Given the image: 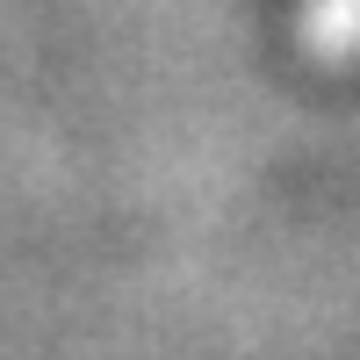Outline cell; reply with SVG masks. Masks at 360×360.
<instances>
[{
    "instance_id": "obj_1",
    "label": "cell",
    "mask_w": 360,
    "mask_h": 360,
    "mask_svg": "<svg viewBox=\"0 0 360 360\" xmlns=\"http://www.w3.org/2000/svg\"><path fill=\"white\" fill-rule=\"evenodd\" d=\"M295 37H303L310 58H324V65H346V58L360 51V0H303Z\"/></svg>"
}]
</instances>
